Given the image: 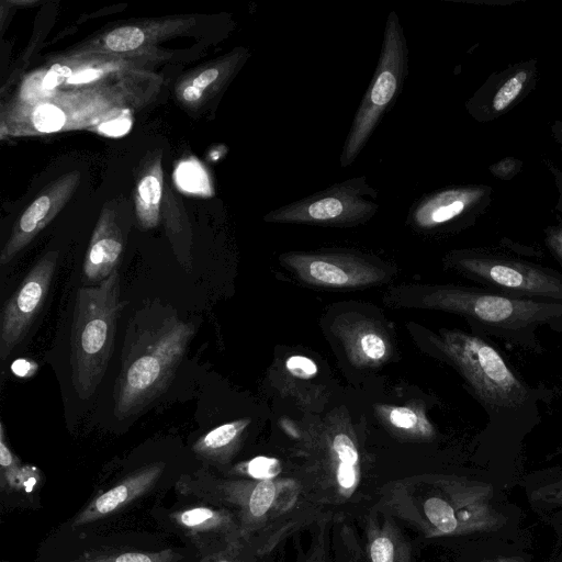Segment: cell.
<instances>
[{
	"instance_id": "3",
	"label": "cell",
	"mask_w": 562,
	"mask_h": 562,
	"mask_svg": "<svg viewBox=\"0 0 562 562\" xmlns=\"http://www.w3.org/2000/svg\"><path fill=\"white\" fill-rule=\"evenodd\" d=\"M193 335L192 323L171 315L127 339L114 389L119 419L139 413L167 389Z\"/></svg>"
},
{
	"instance_id": "31",
	"label": "cell",
	"mask_w": 562,
	"mask_h": 562,
	"mask_svg": "<svg viewBox=\"0 0 562 562\" xmlns=\"http://www.w3.org/2000/svg\"><path fill=\"white\" fill-rule=\"evenodd\" d=\"M218 77H220L218 69L209 68L193 79L192 86L203 90L207 86L213 83Z\"/></svg>"
},
{
	"instance_id": "26",
	"label": "cell",
	"mask_w": 562,
	"mask_h": 562,
	"mask_svg": "<svg viewBox=\"0 0 562 562\" xmlns=\"http://www.w3.org/2000/svg\"><path fill=\"white\" fill-rule=\"evenodd\" d=\"M171 551L158 553L124 552L116 555L98 557L81 562H169L172 560Z\"/></svg>"
},
{
	"instance_id": "23",
	"label": "cell",
	"mask_w": 562,
	"mask_h": 562,
	"mask_svg": "<svg viewBox=\"0 0 562 562\" xmlns=\"http://www.w3.org/2000/svg\"><path fill=\"white\" fill-rule=\"evenodd\" d=\"M145 34L137 26H122L110 32L105 37L106 46L113 52H128L139 47Z\"/></svg>"
},
{
	"instance_id": "7",
	"label": "cell",
	"mask_w": 562,
	"mask_h": 562,
	"mask_svg": "<svg viewBox=\"0 0 562 562\" xmlns=\"http://www.w3.org/2000/svg\"><path fill=\"white\" fill-rule=\"evenodd\" d=\"M430 340L487 405L519 406L527 392L501 353L484 339L460 330L441 329Z\"/></svg>"
},
{
	"instance_id": "10",
	"label": "cell",
	"mask_w": 562,
	"mask_h": 562,
	"mask_svg": "<svg viewBox=\"0 0 562 562\" xmlns=\"http://www.w3.org/2000/svg\"><path fill=\"white\" fill-rule=\"evenodd\" d=\"M280 262L302 282L322 288H362L386 278L380 261L353 251H291Z\"/></svg>"
},
{
	"instance_id": "8",
	"label": "cell",
	"mask_w": 562,
	"mask_h": 562,
	"mask_svg": "<svg viewBox=\"0 0 562 562\" xmlns=\"http://www.w3.org/2000/svg\"><path fill=\"white\" fill-rule=\"evenodd\" d=\"M378 192L366 176L337 182L297 201L272 210L265 221L323 227H353L378 212Z\"/></svg>"
},
{
	"instance_id": "5",
	"label": "cell",
	"mask_w": 562,
	"mask_h": 562,
	"mask_svg": "<svg viewBox=\"0 0 562 562\" xmlns=\"http://www.w3.org/2000/svg\"><path fill=\"white\" fill-rule=\"evenodd\" d=\"M123 306L116 270L99 285L83 286L77 292L70 366L72 386L82 400L92 396L105 373Z\"/></svg>"
},
{
	"instance_id": "39",
	"label": "cell",
	"mask_w": 562,
	"mask_h": 562,
	"mask_svg": "<svg viewBox=\"0 0 562 562\" xmlns=\"http://www.w3.org/2000/svg\"><path fill=\"white\" fill-rule=\"evenodd\" d=\"M216 562H236V561L233 560V559L225 558V559H221V560H218ZM238 562H241V561H238Z\"/></svg>"
},
{
	"instance_id": "16",
	"label": "cell",
	"mask_w": 562,
	"mask_h": 562,
	"mask_svg": "<svg viewBox=\"0 0 562 562\" xmlns=\"http://www.w3.org/2000/svg\"><path fill=\"white\" fill-rule=\"evenodd\" d=\"M123 250L121 234L113 222L102 220L92 236L85 259V276L91 281H103L113 271Z\"/></svg>"
},
{
	"instance_id": "20",
	"label": "cell",
	"mask_w": 562,
	"mask_h": 562,
	"mask_svg": "<svg viewBox=\"0 0 562 562\" xmlns=\"http://www.w3.org/2000/svg\"><path fill=\"white\" fill-rule=\"evenodd\" d=\"M331 521L325 518L310 528V542L305 550L299 549L297 562H330Z\"/></svg>"
},
{
	"instance_id": "22",
	"label": "cell",
	"mask_w": 562,
	"mask_h": 562,
	"mask_svg": "<svg viewBox=\"0 0 562 562\" xmlns=\"http://www.w3.org/2000/svg\"><path fill=\"white\" fill-rule=\"evenodd\" d=\"M528 80V71L525 69L514 72L496 90L492 100V108L495 112L506 110L521 93Z\"/></svg>"
},
{
	"instance_id": "38",
	"label": "cell",
	"mask_w": 562,
	"mask_h": 562,
	"mask_svg": "<svg viewBox=\"0 0 562 562\" xmlns=\"http://www.w3.org/2000/svg\"><path fill=\"white\" fill-rule=\"evenodd\" d=\"M493 562H518V560L517 559H501V560L493 561Z\"/></svg>"
},
{
	"instance_id": "32",
	"label": "cell",
	"mask_w": 562,
	"mask_h": 562,
	"mask_svg": "<svg viewBox=\"0 0 562 562\" xmlns=\"http://www.w3.org/2000/svg\"><path fill=\"white\" fill-rule=\"evenodd\" d=\"M518 161L509 158L494 165L491 170L497 176L503 178L512 177L517 170Z\"/></svg>"
},
{
	"instance_id": "9",
	"label": "cell",
	"mask_w": 562,
	"mask_h": 562,
	"mask_svg": "<svg viewBox=\"0 0 562 562\" xmlns=\"http://www.w3.org/2000/svg\"><path fill=\"white\" fill-rule=\"evenodd\" d=\"M451 265L504 295L562 302V278L536 266L492 255L458 252Z\"/></svg>"
},
{
	"instance_id": "36",
	"label": "cell",
	"mask_w": 562,
	"mask_h": 562,
	"mask_svg": "<svg viewBox=\"0 0 562 562\" xmlns=\"http://www.w3.org/2000/svg\"><path fill=\"white\" fill-rule=\"evenodd\" d=\"M202 94H203L202 89H199L191 85L184 89L182 97L184 98V100H187L189 102H193V101L199 100L202 97Z\"/></svg>"
},
{
	"instance_id": "27",
	"label": "cell",
	"mask_w": 562,
	"mask_h": 562,
	"mask_svg": "<svg viewBox=\"0 0 562 562\" xmlns=\"http://www.w3.org/2000/svg\"><path fill=\"white\" fill-rule=\"evenodd\" d=\"M285 369L290 374L302 380H310L318 373L316 362L302 355L290 356L285 361Z\"/></svg>"
},
{
	"instance_id": "37",
	"label": "cell",
	"mask_w": 562,
	"mask_h": 562,
	"mask_svg": "<svg viewBox=\"0 0 562 562\" xmlns=\"http://www.w3.org/2000/svg\"><path fill=\"white\" fill-rule=\"evenodd\" d=\"M554 131H555V137H557L558 142L562 145V122H558L554 125Z\"/></svg>"
},
{
	"instance_id": "17",
	"label": "cell",
	"mask_w": 562,
	"mask_h": 562,
	"mask_svg": "<svg viewBox=\"0 0 562 562\" xmlns=\"http://www.w3.org/2000/svg\"><path fill=\"white\" fill-rule=\"evenodd\" d=\"M249 423V419L241 418L222 424L200 437L192 449L205 459L226 462L236 451Z\"/></svg>"
},
{
	"instance_id": "24",
	"label": "cell",
	"mask_w": 562,
	"mask_h": 562,
	"mask_svg": "<svg viewBox=\"0 0 562 562\" xmlns=\"http://www.w3.org/2000/svg\"><path fill=\"white\" fill-rule=\"evenodd\" d=\"M32 121L35 128L43 133H53L60 130L66 121L64 112L54 104H41L33 114Z\"/></svg>"
},
{
	"instance_id": "12",
	"label": "cell",
	"mask_w": 562,
	"mask_h": 562,
	"mask_svg": "<svg viewBox=\"0 0 562 562\" xmlns=\"http://www.w3.org/2000/svg\"><path fill=\"white\" fill-rule=\"evenodd\" d=\"M355 522L367 562H416L413 544L400 521L376 503Z\"/></svg>"
},
{
	"instance_id": "34",
	"label": "cell",
	"mask_w": 562,
	"mask_h": 562,
	"mask_svg": "<svg viewBox=\"0 0 562 562\" xmlns=\"http://www.w3.org/2000/svg\"><path fill=\"white\" fill-rule=\"evenodd\" d=\"M548 245L562 261V227L555 228L549 234Z\"/></svg>"
},
{
	"instance_id": "4",
	"label": "cell",
	"mask_w": 562,
	"mask_h": 562,
	"mask_svg": "<svg viewBox=\"0 0 562 562\" xmlns=\"http://www.w3.org/2000/svg\"><path fill=\"white\" fill-rule=\"evenodd\" d=\"M387 304L454 313L502 333L533 329L562 318V302L521 299L457 285H413L392 290Z\"/></svg>"
},
{
	"instance_id": "18",
	"label": "cell",
	"mask_w": 562,
	"mask_h": 562,
	"mask_svg": "<svg viewBox=\"0 0 562 562\" xmlns=\"http://www.w3.org/2000/svg\"><path fill=\"white\" fill-rule=\"evenodd\" d=\"M330 562H367L355 521H331Z\"/></svg>"
},
{
	"instance_id": "35",
	"label": "cell",
	"mask_w": 562,
	"mask_h": 562,
	"mask_svg": "<svg viewBox=\"0 0 562 562\" xmlns=\"http://www.w3.org/2000/svg\"><path fill=\"white\" fill-rule=\"evenodd\" d=\"M63 78L64 77L58 71V66L55 65L50 68V70L44 77L43 85L45 88L52 89V88H55L57 85H59L60 81L63 80Z\"/></svg>"
},
{
	"instance_id": "25",
	"label": "cell",
	"mask_w": 562,
	"mask_h": 562,
	"mask_svg": "<svg viewBox=\"0 0 562 562\" xmlns=\"http://www.w3.org/2000/svg\"><path fill=\"white\" fill-rule=\"evenodd\" d=\"M179 186L188 192H201L209 182L203 168L195 162H184L177 170Z\"/></svg>"
},
{
	"instance_id": "29",
	"label": "cell",
	"mask_w": 562,
	"mask_h": 562,
	"mask_svg": "<svg viewBox=\"0 0 562 562\" xmlns=\"http://www.w3.org/2000/svg\"><path fill=\"white\" fill-rule=\"evenodd\" d=\"M131 121L128 119H116L105 122L100 125L99 131L109 136H122L131 128Z\"/></svg>"
},
{
	"instance_id": "19",
	"label": "cell",
	"mask_w": 562,
	"mask_h": 562,
	"mask_svg": "<svg viewBox=\"0 0 562 562\" xmlns=\"http://www.w3.org/2000/svg\"><path fill=\"white\" fill-rule=\"evenodd\" d=\"M161 192L162 183L159 169L140 179L137 187L136 207L143 226L154 227L157 224Z\"/></svg>"
},
{
	"instance_id": "6",
	"label": "cell",
	"mask_w": 562,
	"mask_h": 562,
	"mask_svg": "<svg viewBox=\"0 0 562 562\" xmlns=\"http://www.w3.org/2000/svg\"><path fill=\"white\" fill-rule=\"evenodd\" d=\"M407 74V42L398 15L391 11L386 19L374 75L342 146L341 167H349L358 158L383 115L400 95Z\"/></svg>"
},
{
	"instance_id": "28",
	"label": "cell",
	"mask_w": 562,
	"mask_h": 562,
	"mask_svg": "<svg viewBox=\"0 0 562 562\" xmlns=\"http://www.w3.org/2000/svg\"><path fill=\"white\" fill-rule=\"evenodd\" d=\"M0 465L2 472L7 475L8 481H12L18 476L19 460L10 450L7 440L4 425L0 423Z\"/></svg>"
},
{
	"instance_id": "14",
	"label": "cell",
	"mask_w": 562,
	"mask_h": 562,
	"mask_svg": "<svg viewBox=\"0 0 562 562\" xmlns=\"http://www.w3.org/2000/svg\"><path fill=\"white\" fill-rule=\"evenodd\" d=\"M164 462L146 465L126 476L114 487L94 498L75 519L72 526H81L119 510L146 493L160 477Z\"/></svg>"
},
{
	"instance_id": "30",
	"label": "cell",
	"mask_w": 562,
	"mask_h": 562,
	"mask_svg": "<svg viewBox=\"0 0 562 562\" xmlns=\"http://www.w3.org/2000/svg\"><path fill=\"white\" fill-rule=\"evenodd\" d=\"M11 369L15 375L27 378L35 373L37 364L29 359H18L12 363Z\"/></svg>"
},
{
	"instance_id": "15",
	"label": "cell",
	"mask_w": 562,
	"mask_h": 562,
	"mask_svg": "<svg viewBox=\"0 0 562 562\" xmlns=\"http://www.w3.org/2000/svg\"><path fill=\"white\" fill-rule=\"evenodd\" d=\"M339 337L356 364H380L391 355L390 342L382 331L364 321L341 323Z\"/></svg>"
},
{
	"instance_id": "1",
	"label": "cell",
	"mask_w": 562,
	"mask_h": 562,
	"mask_svg": "<svg viewBox=\"0 0 562 562\" xmlns=\"http://www.w3.org/2000/svg\"><path fill=\"white\" fill-rule=\"evenodd\" d=\"M487 486L447 475L417 476L391 483L376 504L424 538L491 530L499 518L490 506Z\"/></svg>"
},
{
	"instance_id": "13",
	"label": "cell",
	"mask_w": 562,
	"mask_h": 562,
	"mask_svg": "<svg viewBox=\"0 0 562 562\" xmlns=\"http://www.w3.org/2000/svg\"><path fill=\"white\" fill-rule=\"evenodd\" d=\"M484 193L480 187H453L432 192L413 204L407 222L420 232L445 228L477 205Z\"/></svg>"
},
{
	"instance_id": "2",
	"label": "cell",
	"mask_w": 562,
	"mask_h": 562,
	"mask_svg": "<svg viewBox=\"0 0 562 562\" xmlns=\"http://www.w3.org/2000/svg\"><path fill=\"white\" fill-rule=\"evenodd\" d=\"M282 472L217 485V502L235 515L245 542L256 555L270 553L289 536L322 519H331L293 473Z\"/></svg>"
},
{
	"instance_id": "11",
	"label": "cell",
	"mask_w": 562,
	"mask_h": 562,
	"mask_svg": "<svg viewBox=\"0 0 562 562\" xmlns=\"http://www.w3.org/2000/svg\"><path fill=\"white\" fill-rule=\"evenodd\" d=\"M57 258V251H49L40 259L4 304L0 318L1 361H4L21 342L42 308L53 280Z\"/></svg>"
},
{
	"instance_id": "33",
	"label": "cell",
	"mask_w": 562,
	"mask_h": 562,
	"mask_svg": "<svg viewBox=\"0 0 562 562\" xmlns=\"http://www.w3.org/2000/svg\"><path fill=\"white\" fill-rule=\"evenodd\" d=\"M102 71L99 69H86L77 72L68 78V83H85L93 81L101 76Z\"/></svg>"
},
{
	"instance_id": "21",
	"label": "cell",
	"mask_w": 562,
	"mask_h": 562,
	"mask_svg": "<svg viewBox=\"0 0 562 562\" xmlns=\"http://www.w3.org/2000/svg\"><path fill=\"white\" fill-rule=\"evenodd\" d=\"M389 423L409 435L427 437L431 434L430 425L427 422H418V415L408 407H391L387 412Z\"/></svg>"
}]
</instances>
